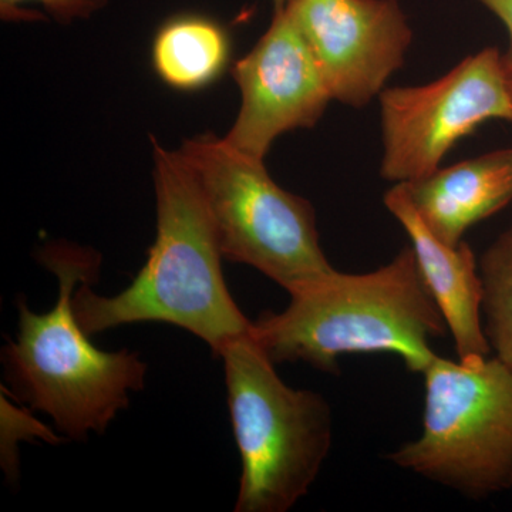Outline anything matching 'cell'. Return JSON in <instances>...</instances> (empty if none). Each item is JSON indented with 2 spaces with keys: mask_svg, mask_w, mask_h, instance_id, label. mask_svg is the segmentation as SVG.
<instances>
[{
  "mask_svg": "<svg viewBox=\"0 0 512 512\" xmlns=\"http://www.w3.org/2000/svg\"><path fill=\"white\" fill-rule=\"evenodd\" d=\"M484 332L495 357L512 369V222L478 262Z\"/></svg>",
  "mask_w": 512,
  "mask_h": 512,
  "instance_id": "cell-13",
  "label": "cell"
},
{
  "mask_svg": "<svg viewBox=\"0 0 512 512\" xmlns=\"http://www.w3.org/2000/svg\"><path fill=\"white\" fill-rule=\"evenodd\" d=\"M43 264L56 275L55 308L37 313L20 296L18 332L2 349L5 384L13 400L52 417L67 440L83 441L103 434L131 394L146 386L147 363L130 349L101 350L76 318L77 286L96 282L99 256L77 247H49Z\"/></svg>",
  "mask_w": 512,
  "mask_h": 512,
  "instance_id": "cell-3",
  "label": "cell"
},
{
  "mask_svg": "<svg viewBox=\"0 0 512 512\" xmlns=\"http://www.w3.org/2000/svg\"><path fill=\"white\" fill-rule=\"evenodd\" d=\"M383 201L412 241L421 276L446 320L458 359L490 356L483 323V284L470 245L463 241L451 247L440 241L421 221L402 184H394Z\"/></svg>",
  "mask_w": 512,
  "mask_h": 512,
  "instance_id": "cell-10",
  "label": "cell"
},
{
  "mask_svg": "<svg viewBox=\"0 0 512 512\" xmlns=\"http://www.w3.org/2000/svg\"><path fill=\"white\" fill-rule=\"evenodd\" d=\"M289 0H272L274 3L275 10L284 9L286 5H288Z\"/></svg>",
  "mask_w": 512,
  "mask_h": 512,
  "instance_id": "cell-17",
  "label": "cell"
},
{
  "mask_svg": "<svg viewBox=\"0 0 512 512\" xmlns=\"http://www.w3.org/2000/svg\"><path fill=\"white\" fill-rule=\"evenodd\" d=\"M16 402V400H15ZM10 396L2 389L0 394V466L9 484L19 481V451L22 441H45L47 444L63 443L64 437L56 429H50L45 423L33 416L28 406H16Z\"/></svg>",
  "mask_w": 512,
  "mask_h": 512,
  "instance_id": "cell-14",
  "label": "cell"
},
{
  "mask_svg": "<svg viewBox=\"0 0 512 512\" xmlns=\"http://www.w3.org/2000/svg\"><path fill=\"white\" fill-rule=\"evenodd\" d=\"M289 295L284 311L262 313L249 330L274 365L338 373L342 355L390 353L423 375L437 357L431 342L448 330L412 247L376 271L333 269Z\"/></svg>",
  "mask_w": 512,
  "mask_h": 512,
  "instance_id": "cell-2",
  "label": "cell"
},
{
  "mask_svg": "<svg viewBox=\"0 0 512 512\" xmlns=\"http://www.w3.org/2000/svg\"><path fill=\"white\" fill-rule=\"evenodd\" d=\"M423 376V431L387 460L473 500L510 490L511 367L495 356H437Z\"/></svg>",
  "mask_w": 512,
  "mask_h": 512,
  "instance_id": "cell-5",
  "label": "cell"
},
{
  "mask_svg": "<svg viewBox=\"0 0 512 512\" xmlns=\"http://www.w3.org/2000/svg\"><path fill=\"white\" fill-rule=\"evenodd\" d=\"M332 94L362 109L402 69L413 30L397 0H289Z\"/></svg>",
  "mask_w": 512,
  "mask_h": 512,
  "instance_id": "cell-8",
  "label": "cell"
},
{
  "mask_svg": "<svg viewBox=\"0 0 512 512\" xmlns=\"http://www.w3.org/2000/svg\"><path fill=\"white\" fill-rule=\"evenodd\" d=\"M217 359L224 365L229 417L241 456L234 510H292L329 456V403L322 394L288 386L251 332L228 340Z\"/></svg>",
  "mask_w": 512,
  "mask_h": 512,
  "instance_id": "cell-4",
  "label": "cell"
},
{
  "mask_svg": "<svg viewBox=\"0 0 512 512\" xmlns=\"http://www.w3.org/2000/svg\"><path fill=\"white\" fill-rule=\"evenodd\" d=\"M503 22L508 33V47L503 53L505 69L512 76V0H478Z\"/></svg>",
  "mask_w": 512,
  "mask_h": 512,
  "instance_id": "cell-16",
  "label": "cell"
},
{
  "mask_svg": "<svg viewBox=\"0 0 512 512\" xmlns=\"http://www.w3.org/2000/svg\"><path fill=\"white\" fill-rule=\"evenodd\" d=\"M508 83H510V92H511V97H512V76H510V82H508Z\"/></svg>",
  "mask_w": 512,
  "mask_h": 512,
  "instance_id": "cell-18",
  "label": "cell"
},
{
  "mask_svg": "<svg viewBox=\"0 0 512 512\" xmlns=\"http://www.w3.org/2000/svg\"><path fill=\"white\" fill-rule=\"evenodd\" d=\"M402 185L424 225L444 244L457 247L468 229L512 202V147Z\"/></svg>",
  "mask_w": 512,
  "mask_h": 512,
  "instance_id": "cell-11",
  "label": "cell"
},
{
  "mask_svg": "<svg viewBox=\"0 0 512 512\" xmlns=\"http://www.w3.org/2000/svg\"><path fill=\"white\" fill-rule=\"evenodd\" d=\"M508 82L503 53L485 47L434 82L384 89L379 96L384 180L402 184L427 177L485 121L512 123Z\"/></svg>",
  "mask_w": 512,
  "mask_h": 512,
  "instance_id": "cell-7",
  "label": "cell"
},
{
  "mask_svg": "<svg viewBox=\"0 0 512 512\" xmlns=\"http://www.w3.org/2000/svg\"><path fill=\"white\" fill-rule=\"evenodd\" d=\"M232 76L242 104L225 140L259 160L282 134L315 126L333 100L311 46L286 8L276 10L268 32L235 64Z\"/></svg>",
  "mask_w": 512,
  "mask_h": 512,
  "instance_id": "cell-9",
  "label": "cell"
},
{
  "mask_svg": "<svg viewBox=\"0 0 512 512\" xmlns=\"http://www.w3.org/2000/svg\"><path fill=\"white\" fill-rule=\"evenodd\" d=\"M157 235L146 264L117 295L77 286L73 309L90 336L134 323L161 322L190 332L217 357L252 322L238 308L222 272L217 228L180 153L153 140Z\"/></svg>",
  "mask_w": 512,
  "mask_h": 512,
  "instance_id": "cell-1",
  "label": "cell"
},
{
  "mask_svg": "<svg viewBox=\"0 0 512 512\" xmlns=\"http://www.w3.org/2000/svg\"><path fill=\"white\" fill-rule=\"evenodd\" d=\"M178 153L200 187L224 259L255 268L288 293L335 269L320 247L315 208L279 187L264 160L214 134L185 141Z\"/></svg>",
  "mask_w": 512,
  "mask_h": 512,
  "instance_id": "cell-6",
  "label": "cell"
},
{
  "mask_svg": "<svg viewBox=\"0 0 512 512\" xmlns=\"http://www.w3.org/2000/svg\"><path fill=\"white\" fill-rule=\"evenodd\" d=\"M231 39L220 23L185 13L158 29L153 42V67L168 86L183 92L217 82L227 70Z\"/></svg>",
  "mask_w": 512,
  "mask_h": 512,
  "instance_id": "cell-12",
  "label": "cell"
},
{
  "mask_svg": "<svg viewBox=\"0 0 512 512\" xmlns=\"http://www.w3.org/2000/svg\"><path fill=\"white\" fill-rule=\"evenodd\" d=\"M26 2H37L62 23L72 22L73 19L87 18L93 12L103 8L107 0H0V15L5 20H33L40 16L35 12L23 9Z\"/></svg>",
  "mask_w": 512,
  "mask_h": 512,
  "instance_id": "cell-15",
  "label": "cell"
}]
</instances>
